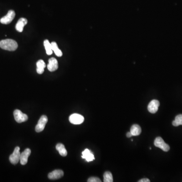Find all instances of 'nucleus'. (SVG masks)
Masks as SVG:
<instances>
[{"instance_id":"aec40b11","label":"nucleus","mask_w":182,"mask_h":182,"mask_svg":"<svg viewBox=\"0 0 182 182\" xmlns=\"http://www.w3.org/2000/svg\"><path fill=\"white\" fill-rule=\"evenodd\" d=\"M172 124L174 127H178L180 125H182V114L177 115L175 117V119L173 121Z\"/></svg>"},{"instance_id":"20e7f679","label":"nucleus","mask_w":182,"mask_h":182,"mask_svg":"<svg viewBox=\"0 0 182 182\" xmlns=\"http://www.w3.org/2000/svg\"><path fill=\"white\" fill-rule=\"evenodd\" d=\"M14 117L15 120L18 123L23 122H26L28 119V115L24 113H23L20 110H18V109L14 110Z\"/></svg>"},{"instance_id":"a211bd4d","label":"nucleus","mask_w":182,"mask_h":182,"mask_svg":"<svg viewBox=\"0 0 182 182\" xmlns=\"http://www.w3.org/2000/svg\"><path fill=\"white\" fill-rule=\"evenodd\" d=\"M44 45L45 46L46 49V53L48 55H51L52 54L53 50L52 49L51 44L50 43L49 41L46 39L44 42Z\"/></svg>"},{"instance_id":"ddd939ff","label":"nucleus","mask_w":182,"mask_h":182,"mask_svg":"<svg viewBox=\"0 0 182 182\" xmlns=\"http://www.w3.org/2000/svg\"><path fill=\"white\" fill-rule=\"evenodd\" d=\"M27 23H28V20L26 19V18H21L19 19L16 24V26H15L16 30L19 33L23 32L24 27Z\"/></svg>"},{"instance_id":"f03ea898","label":"nucleus","mask_w":182,"mask_h":182,"mask_svg":"<svg viewBox=\"0 0 182 182\" xmlns=\"http://www.w3.org/2000/svg\"><path fill=\"white\" fill-rule=\"evenodd\" d=\"M154 144L156 147L160 148L164 152H168L170 149L169 145L165 143L163 138L160 137H158L155 139Z\"/></svg>"},{"instance_id":"39448f33","label":"nucleus","mask_w":182,"mask_h":182,"mask_svg":"<svg viewBox=\"0 0 182 182\" xmlns=\"http://www.w3.org/2000/svg\"><path fill=\"white\" fill-rule=\"evenodd\" d=\"M20 154L21 153L20 152L19 147H15L13 153L10 155L9 157V160L10 163L13 164H18L20 160Z\"/></svg>"},{"instance_id":"4be33fe9","label":"nucleus","mask_w":182,"mask_h":182,"mask_svg":"<svg viewBox=\"0 0 182 182\" xmlns=\"http://www.w3.org/2000/svg\"><path fill=\"white\" fill-rule=\"evenodd\" d=\"M149 179L147 178H144L142 179H141L140 180L138 181V182H150Z\"/></svg>"},{"instance_id":"6ab92c4d","label":"nucleus","mask_w":182,"mask_h":182,"mask_svg":"<svg viewBox=\"0 0 182 182\" xmlns=\"http://www.w3.org/2000/svg\"><path fill=\"white\" fill-rule=\"evenodd\" d=\"M104 182H113L112 174L111 172H106L104 174Z\"/></svg>"},{"instance_id":"2eb2a0df","label":"nucleus","mask_w":182,"mask_h":182,"mask_svg":"<svg viewBox=\"0 0 182 182\" xmlns=\"http://www.w3.org/2000/svg\"><path fill=\"white\" fill-rule=\"evenodd\" d=\"M37 67L38 74L41 75L44 72V69L46 67V64L43 60H39L37 62Z\"/></svg>"},{"instance_id":"f257e3e1","label":"nucleus","mask_w":182,"mask_h":182,"mask_svg":"<svg viewBox=\"0 0 182 182\" xmlns=\"http://www.w3.org/2000/svg\"><path fill=\"white\" fill-rule=\"evenodd\" d=\"M0 48L9 51H14L18 48V44L17 42L13 39H4L0 42Z\"/></svg>"},{"instance_id":"5701e85b","label":"nucleus","mask_w":182,"mask_h":182,"mask_svg":"<svg viewBox=\"0 0 182 182\" xmlns=\"http://www.w3.org/2000/svg\"><path fill=\"white\" fill-rule=\"evenodd\" d=\"M133 135L132 134V133H131V132H129L127 133V138H130Z\"/></svg>"},{"instance_id":"9d476101","label":"nucleus","mask_w":182,"mask_h":182,"mask_svg":"<svg viewBox=\"0 0 182 182\" xmlns=\"http://www.w3.org/2000/svg\"><path fill=\"white\" fill-rule=\"evenodd\" d=\"M48 70L53 72L54 71L56 70L58 68V63L57 60L55 58H51L49 60V63L47 65Z\"/></svg>"},{"instance_id":"f8f14e48","label":"nucleus","mask_w":182,"mask_h":182,"mask_svg":"<svg viewBox=\"0 0 182 182\" xmlns=\"http://www.w3.org/2000/svg\"><path fill=\"white\" fill-rule=\"evenodd\" d=\"M82 159H85L86 161L90 162L95 159L94 155L88 149H86L82 152Z\"/></svg>"},{"instance_id":"dca6fc26","label":"nucleus","mask_w":182,"mask_h":182,"mask_svg":"<svg viewBox=\"0 0 182 182\" xmlns=\"http://www.w3.org/2000/svg\"><path fill=\"white\" fill-rule=\"evenodd\" d=\"M56 149L62 156H66L67 155V151L66 150L64 145L61 143H58L56 146Z\"/></svg>"},{"instance_id":"4468645a","label":"nucleus","mask_w":182,"mask_h":182,"mask_svg":"<svg viewBox=\"0 0 182 182\" xmlns=\"http://www.w3.org/2000/svg\"><path fill=\"white\" fill-rule=\"evenodd\" d=\"M130 132L132 134L133 136H137L140 135L141 133V128L139 125L135 124L132 126Z\"/></svg>"},{"instance_id":"6e6552de","label":"nucleus","mask_w":182,"mask_h":182,"mask_svg":"<svg viewBox=\"0 0 182 182\" xmlns=\"http://www.w3.org/2000/svg\"><path fill=\"white\" fill-rule=\"evenodd\" d=\"M160 103L157 100H153L149 103L148 106V110L151 113H155L159 110Z\"/></svg>"},{"instance_id":"9b49d317","label":"nucleus","mask_w":182,"mask_h":182,"mask_svg":"<svg viewBox=\"0 0 182 182\" xmlns=\"http://www.w3.org/2000/svg\"><path fill=\"white\" fill-rule=\"evenodd\" d=\"M64 173L60 169H57L54 170L51 173H49L48 174V178L50 179H59L63 177Z\"/></svg>"},{"instance_id":"0eeeda50","label":"nucleus","mask_w":182,"mask_h":182,"mask_svg":"<svg viewBox=\"0 0 182 182\" xmlns=\"http://www.w3.org/2000/svg\"><path fill=\"white\" fill-rule=\"evenodd\" d=\"M69 121L70 123L74 125H80L84 122V117L81 115L75 113L71 114L70 116Z\"/></svg>"},{"instance_id":"1a4fd4ad","label":"nucleus","mask_w":182,"mask_h":182,"mask_svg":"<svg viewBox=\"0 0 182 182\" xmlns=\"http://www.w3.org/2000/svg\"><path fill=\"white\" fill-rule=\"evenodd\" d=\"M31 153V150L27 148L20 154V162L22 165H25L28 161V159Z\"/></svg>"},{"instance_id":"7ed1b4c3","label":"nucleus","mask_w":182,"mask_h":182,"mask_svg":"<svg viewBox=\"0 0 182 182\" xmlns=\"http://www.w3.org/2000/svg\"><path fill=\"white\" fill-rule=\"evenodd\" d=\"M48 117L46 115H42L41 118H39L38 124L35 127V131L38 133L41 132L45 128L46 123H47Z\"/></svg>"},{"instance_id":"423d86ee","label":"nucleus","mask_w":182,"mask_h":182,"mask_svg":"<svg viewBox=\"0 0 182 182\" xmlns=\"http://www.w3.org/2000/svg\"><path fill=\"white\" fill-rule=\"evenodd\" d=\"M15 16V13L13 10H9L6 16L0 19V22L3 24H8L12 22Z\"/></svg>"},{"instance_id":"f3484780","label":"nucleus","mask_w":182,"mask_h":182,"mask_svg":"<svg viewBox=\"0 0 182 182\" xmlns=\"http://www.w3.org/2000/svg\"><path fill=\"white\" fill-rule=\"evenodd\" d=\"M51 44L52 49L53 51L55 53V55L58 57H61L62 56V52L58 47L56 43L53 42Z\"/></svg>"},{"instance_id":"412c9836","label":"nucleus","mask_w":182,"mask_h":182,"mask_svg":"<svg viewBox=\"0 0 182 182\" xmlns=\"http://www.w3.org/2000/svg\"><path fill=\"white\" fill-rule=\"evenodd\" d=\"M88 182H101L100 179L97 177H91L88 180Z\"/></svg>"}]
</instances>
